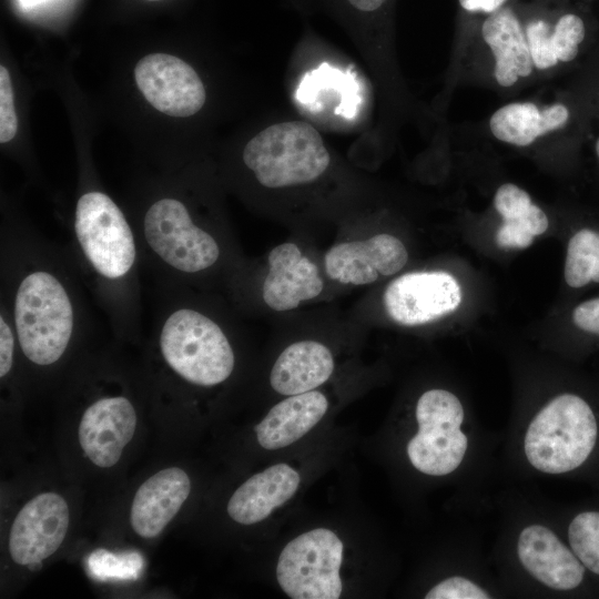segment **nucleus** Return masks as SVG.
Returning a JSON list of instances; mask_svg holds the SVG:
<instances>
[{
    "label": "nucleus",
    "mask_w": 599,
    "mask_h": 599,
    "mask_svg": "<svg viewBox=\"0 0 599 599\" xmlns=\"http://www.w3.org/2000/svg\"><path fill=\"white\" fill-rule=\"evenodd\" d=\"M351 14L358 18H369L378 14L389 0H341Z\"/></svg>",
    "instance_id": "obj_31"
},
{
    "label": "nucleus",
    "mask_w": 599,
    "mask_h": 599,
    "mask_svg": "<svg viewBox=\"0 0 599 599\" xmlns=\"http://www.w3.org/2000/svg\"><path fill=\"white\" fill-rule=\"evenodd\" d=\"M493 597L489 589L465 575L448 576L425 595L426 599H489Z\"/></svg>",
    "instance_id": "obj_26"
},
{
    "label": "nucleus",
    "mask_w": 599,
    "mask_h": 599,
    "mask_svg": "<svg viewBox=\"0 0 599 599\" xmlns=\"http://www.w3.org/2000/svg\"><path fill=\"white\" fill-rule=\"evenodd\" d=\"M191 491L187 474L177 467L162 469L136 490L130 510L132 529L142 538L159 536L179 512Z\"/></svg>",
    "instance_id": "obj_16"
},
{
    "label": "nucleus",
    "mask_w": 599,
    "mask_h": 599,
    "mask_svg": "<svg viewBox=\"0 0 599 599\" xmlns=\"http://www.w3.org/2000/svg\"><path fill=\"white\" fill-rule=\"evenodd\" d=\"M531 204L528 193L511 183L499 186L494 199V205L504 221L521 219Z\"/></svg>",
    "instance_id": "obj_27"
},
{
    "label": "nucleus",
    "mask_w": 599,
    "mask_h": 599,
    "mask_svg": "<svg viewBox=\"0 0 599 599\" xmlns=\"http://www.w3.org/2000/svg\"><path fill=\"white\" fill-rule=\"evenodd\" d=\"M566 540L587 571L599 577V509L575 514L567 525Z\"/></svg>",
    "instance_id": "obj_24"
},
{
    "label": "nucleus",
    "mask_w": 599,
    "mask_h": 599,
    "mask_svg": "<svg viewBox=\"0 0 599 599\" xmlns=\"http://www.w3.org/2000/svg\"><path fill=\"white\" fill-rule=\"evenodd\" d=\"M415 418L417 430L406 446L413 467L430 477H446L459 470L470 449L460 399L444 388L428 389L416 403Z\"/></svg>",
    "instance_id": "obj_7"
},
{
    "label": "nucleus",
    "mask_w": 599,
    "mask_h": 599,
    "mask_svg": "<svg viewBox=\"0 0 599 599\" xmlns=\"http://www.w3.org/2000/svg\"><path fill=\"white\" fill-rule=\"evenodd\" d=\"M21 6L24 8H33L35 6H39L48 0H19Z\"/></svg>",
    "instance_id": "obj_33"
},
{
    "label": "nucleus",
    "mask_w": 599,
    "mask_h": 599,
    "mask_svg": "<svg viewBox=\"0 0 599 599\" xmlns=\"http://www.w3.org/2000/svg\"><path fill=\"white\" fill-rule=\"evenodd\" d=\"M243 161L267 189L309 183L328 167L331 155L319 132L305 121L272 124L244 146Z\"/></svg>",
    "instance_id": "obj_5"
},
{
    "label": "nucleus",
    "mask_w": 599,
    "mask_h": 599,
    "mask_svg": "<svg viewBox=\"0 0 599 599\" xmlns=\"http://www.w3.org/2000/svg\"><path fill=\"white\" fill-rule=\"evenodd\" d=\"M69 527V507L62 496L42 493L16 516L9 535L12 560L21 566L42 562L63 542Z\"/></svg>",
    "instance_id": "obj_12"
},
{
    "label": "nucleus",
    "mask_w": 599,
    "mask_h": 599,
    "mask_svg": "<svg viewBox=\"0 0 599 599\" xmlns=\"http://www.w3.org/2000/svg\"><path fill=\"white\" fill-rule=\"evenodd\" d=\"M135 408L124 396L97 399L83 413L78 437L84 455L98 467L110 468L122 456L136 428Z\"/></svg>",
    "instance_id": "obj_14"
},
{
    "label": "nucleus",
    "mask_w": 599,
    "mask_h": 599,
    "mask_svg": "<svg viewBox=\"0 0 599 599\" xmlns=\"http://www.w3.org/2000/svg\"><path fill=\"white\" fill-rule=\"evenodd\" d=\"M268 271L262 298L272 309L285 312L315 298L324 287L317 266L294 243L275 246L267 256Z\"/></svg>",
    "instance_id": "obj_15"
},
{
    "label": "nucleus",
    "mask_w": 599,
    "mask_h": 599,
    "mask_svg": "<svg viewBox=\"0 0 599 599\" xmlns=\"http://www.w3.org/2000/svg\"><path fill=\"white\" fill-rule=\"evenodd\" d=\"M461 286L443 271L410 272L394 280L383 303L395 322L416 326L453 313L461 303Z\"/></svg>",
    "instance_id": "obj_10"
},
{
    "label": "nucleus",
    "mask_w": 599,
    "mask_h": 599,
    "mask_svg": "<svg viewBox=\"0 0 599 599\" xmlns=\"http://www.w3.org/2000/svg\"><path fill=\"white\" fill-rule=\"evenodd\" d=\"M18 119L13 105V90L6 67H0V142L12 140L17 133Z\"/></svg>",
    "instance_id": "obj_28"
},
{
    "label": "nucleus",
    "mask_w": 599,
    "mask_h": 599,
    "mask_svg": "<svg viewBox=\"0 0 599 599\" xmlns=\"http://www.w3.org/2000/svg\"><path fill=\"white\" fill-rule=\"evenodd\" d=\"M514 551L522 571L537 585L552 592L576 591L589 573L567 540L539 521L519 528Z\"/></svg>",
    "instance_id": "obj_9"
},
{
    "label": "nucleus",
    "mask_w": 599,
    "mask_h": 599,
    "mask_svg": "<svg viewBox=\"0 0 599 599\" xmlns=\"http://www.w3.org/2000/svg\"><path fill=\"white\" fill-rule=\"evenodd\" d=\"M150 1H158V0H150Z\"/></svg>",
    "instance_id": "obj_35"
},
{
    "label": "nucleus",
    "mask_w": 599,
    "mask_h": 599,
    "mask_svg": "<svg viewBox=\"0 0 599 599\" xmlns=\"http://www.w3.org/2000/svg\"><path fill=\"white\" fill-rule=\"evenodd\" d=\"M334 370V358L327 346L316 341L288 345L275 361L270 383L281 395L293 396L314 390Z\"/></svg>",
    "instance_id": "obj_19"
},
{
    "label": "nucleus",
    "mask_w": 599,
    "mask_h": 599,
    "mask_svg": "<svg viewBox=\"0 0 599 599\" xmlns=\"http://www.w3.org/2000/svg\"><path fill=\"white\" fill-rule=\"evenodd\" d=\"M8 312L22 354L39 366L60 361L81 328L72 284L45 260H28L18 268Z\"/></svg>",
    "instance_id": "obj_1"
},
{
    "label": "nucleus",
    "mask_w": 599,
    "mask_h": 599,
    "mask_svg": "<svg viewBox=\"0 0 599 599\" xmlns=\"http://www.w3.org/2000/svg\"><path fill=\"white\" fill-rule=\"evenodd\" d=\"M481 34L495 57V78L500 85L510 87L531 73L534 63L526 33L511 9L501 7L488 13Z\"/></svg>",
    "instance_id": "obj_20"
},
{
    "label": "nucleus",
    "mask_w": 599,
    "mask_h": 599,
    "mask_svg": "<svg viewBox=\"0 0 599 599\" xmlns=\"http://www.w3.org/2000/svg\"><path fill=\"white\" fill-rule=\"evenodd\" d=\"M506 2V0H459L460 6L471 12H485V13H491L499 8L502 7V4Z\"/></svg>",
    "instance_id": "obj_32"
},
{
    "label": "nucleus",
    "mask_w": 599,
    "mask_h": 599,
    "mask_svg": "<svg viewBox=\"0 0 599 599\" xmlns=\"http://www.w3.org/2000/svg\"><path fill=\"white\" fill-rule=\"evenodd\" d=\"M564 274L573 290L599 284V229L582 226L570 236Z\"/></svg>",
    "instance_id": "obj_23"
},
{
    "label": "nucleus",
    "mask_w": 599,
    "mask_h": 599,
    "mask_svg": "<svg viewBox=\"0 0 599 599\" xmlns=\"http://www.w3.org/2000/svg\"><path fill=\"white\" fill-rule=\"evenodd\" d=\"M140 235L150 258L170 276L207 272L221 257L216 237L193 219L174 197H162L148 209Z\"/></svg>",
    "instance_id": "obj_6"
},
{
    "label": "nucleus",
    "mask_w": 599,
    "mask_h": 599,
    "mask_svg": "<svg viewBox=\"0 0 599 599\" xmlns=\"http://www.w3.org/2000/svg\"><path fill=\"white\" fill-rule=\"evenodd\" d=\"M598 445L599 415L592 403L576 392L550 398L522 426L520 436L525 463L547 476L583 468Z\"/></svg>",
    "instance_id": "obj_3"
},
{
    "label": "nucleus",
    "mask_w": 599,
    "mask_h": 599,
    "mask_svg": "<svg viewBox=\"0 0 599 599\" xmlns=\"http://www.w3.org/2000/svg\"><path fill=\"white\" fill-rule=\"evenodd\" d=\"M75 248L106 303L125 304L138 271V242L121 209L105 193L82 194L75 206Z\"/></svg>",
    "instance_id": "obj_2"
},
{
    "label": "nucleus",
    "mask_w": 599,
    "mask_h": 599,
    "mask_svg": "<svg viewBox=\"0 0 599 599\" xmlns=\"http://www.w3.org/2000/svg\"><path fill=\"white\" fill-rule=\"evenodd\" d=\"M534 237L520 223L515 221H504L496 233V242L502 248L528 247Z\"/></svg>",
    "instance_id": "obj_30"
},
{
    "label": "nucleus",
    "mask_w": 599,
    "mask_h": 599,
    "mask_svg": "<svg viewBox=\"0 0 599 599\" xmlns=\"http://www.w3.org/2000/svg\"><path fill=\"white\" fill-rule=\"evenodd\" d=\"M18 344L14 328L7 307L2 306L0 313V377L7 376L12 366L14 348Z\"/></svg>",
    "instance_id": "obj_29"
},
{
    "label": "nucleus",
    "mask_w": 599,
    "mask_h": 599,
    "mask_svg": "<svg viewBox=\"0 0 599 599\" xmlns=\"http://www.w3.org/2000/svg\"><path fill=\"white\" fill-rule=\"evenodd\" d=\"M343 548L337 535L325 528L309 530L291 540L276 567L282 590L292 599L339 598Z\"/></svg>",
    "instance_id": "obj_8"
},
{
    "label": "nucleus",
    "mask_w": 599,
    "mask_h": 599,
    "mask_svg": "<svg viewBox=\"0 0 599 599\" xmlns=\"http://www.w3.org/2000/svg\"><path fill=\"white\" fill-rule=\"evenodd\" d=\"M596 153H597V156L599 159V138H598V140L596 142Z\"/></svg>",
    "instance_id": "obj_34"
},
{
    "label": "nucleus",
    "mask_w": 599,
    "mask_h": 599,
    "mask_svg": "<svg viewBox=\"0 0 599 599\" xmlns=\"http://www.w3.org/2000/svg\"><path fill=\"white\" fill-rule=\"evenodd\" d=\"M88 567L91 575L100 580H134L142 570L143 560L138 552L114 555L105 549H98L89 556Z\"/></svg>",
    "instance_id": "obj_25"
},
{
    "label": "nucleus",
    "mask_w": 599,
    "mask_h": 599,
    "mask_svg": "<svg viewBox=\"0 0 599 599\" xmlns=\"http://www.w3.org/2000/svg\"><path fill=\"white\" fill-rule=\"evenodd\" d=\"M134 77L150 104L167 115L191 116L205 103V88L199 74L177 57L149 54L138 62Z\"/></svg>",
    "instance_id": "obj_11"
},
{
    "label": "nucleus",
    "mask_w": 599,
    "mask_h": 599,
    "mask_svg": "<svg viewBox=\"0 0 599 599\" xmlns=\"http://www.w3.org/2000/svg\"><path fill=\"white\" fill-rule=\"evenodd\" d=\"M300 475L287 464H276L257 473L243 483L227 504L230 517L243 525L267 518L285 504L297 490Z\"/></svg>",
    "instance_id": "obj_17"
},
{
    "label": "nucleus",
    "mask_w": 599,
    "mask_h": 599,
    "mask_svg": "<svg viewBox=\"0 0 599 599\" xmlns=\"http://www.w3.org/2000/svg\"><path fill=\"white\" fill-rule=\"evenodd\" d=\"M404 243L390 234L335 244L325 254L327 275L349 285L374 283L379 275L399 272L407 263Z\"/></svg>",
    "instance_id": "obj_13"
},
{
    "label": "nucleus",
    "mask_w": 599,
    "mask_h": 599,
    "mask_svg": "<svg viewBox=\"0 0 599 599\" xmlns=\"http://www.w3.org/2000/svg\"><path fill=\"white\" fill-rule=\"evenodd\" d=\"M568 119L569 110L560 103L544 109L530 102L510 103L491 115L489 128L496 139L526 146L538 136L559 129Z\"/></svg>",
    "instance_id": "obj_21"
},
{
    "label": "nucleus",
    "mask_w": 599,
    "mask_h": 599,
    "mask_svg": "<svg viewBox=\"0 0 599 599\" xmlns=\"http://www.w3.org/2000/svg\"><path fill=\"white\" fill-rule=\"evenodd\" d=\"M534 67L544 70L558 61L573 60L586 35L585 20L577 13L567 12L551 26L536 19L525 29Z\"/></svg>",
    "instance_id": "obj_22"
},
{
    "label": "nucleus",
    "mask_w": 599,
    "mask_h": 599,
    "mask_svg": "<svg viewBox=\"0 0 599 599\" xmlns=\"http://www.w3.org/2000/svg\"><path fill=\"white\" fill-rule=\"evenodd\" d=\"M327 407V398L317 390L288 396L255 426L258 444L274 450L295 443L324 417Z\"/></svg>",
    "instance_id": "obj_18"
},
{
    "label": "nucleus",
    "mask_w": 599,
    "mask_h": 599,
    "mask_svg": "<svg viewBox=\"0 0 599 599\" xmlns=\"http://www.w3.org/2000/svg\"><path fill=\"white\" fill-rule=\"evenodd\" d=\"M164 364L184 382L212 387L234 370L235 354L222 326L202 311L171 304L155 326Z\"/></svg>",
    "instance_id": "obj_4"
}]
</instances>
